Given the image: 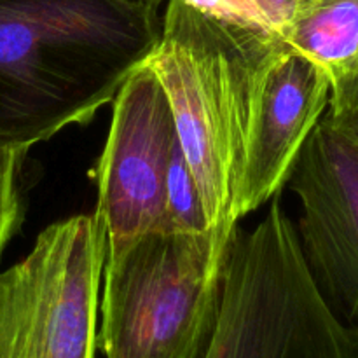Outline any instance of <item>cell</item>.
Returning <instances> with one entry per match:
<instances>
[{
  "mask_svg": "<svg viewBox=\"0 0 358 358\" xmlns=\"http://www.w3.org/2000/svg\"><path fill=\"white\" fill-rule=\"evenodd\" d=\"M331 93L327 72L285 45L262 77L248 136L238 215L243 219L282 192Z\"/></svg>",
  "mask_w": 358,
  "mask_h": 358,
  "instance_id": "8",
  "label": "cell"
},
{
  "mask_svg": "<svg viewBox=\"0 0 358 358\" xmlns=\"http://www.w3.org/2000/svg\"><path fill=\"white\" fill-rule=\"evenodd\" d=\"M159 0H0V149L86 124L145 63Z\"/></svg>",
  "mask_w": 358,
  "mask_h": 358,
  "instance_id": "1",
  "label": "cell"
},
{
  "mask_svg": "<svg viewBox=\"0 0 358 358\" xmlns=\"http://www.w3.org/2000/svg\"><path fill=\"white\" fill-rule=\"evenodd\" d=\"M23 157V152L0 149V255L23 222L20 192V168Z\"/></svg>",
  "mask_w": 358,
  "mask_h": 358,
  "instance_id": "12",
  "label": "cell"
},
{
  "mask_svg": "<svg viewBox=\"0 0 358 358\" xmlns=\"http://www.w3.org/2000/svg\"><path fill=\"white\" fill-rule=\"evenodd\" d=\"M185 2L215 20L278 34L257 0H185Z\"/></svg>",
  "mask_w": 358,
  "mask_h": 358,
  "instance_id": "13",
  "label": "cell"
},
{
  "mask_svg": "<svg viewBox=\"0 0 358 358\" xmlns=\"http://www.w3.org/2000/svg\"><path fill=\"white\" fill-rule=\"evenodd\" d=\"M159 2H164V0H159Z\"/></svg>",
  "mask_w": 358,
  "mask_h": 358,
  "instance_id": "15",
  "label": "cell"
},
{
  "mask_svg": "<svg viewBox=\"0 0 358 358\" xmlns=\"http://www.w3.org/2000/svg\"><path fill=\"white\" fill-rule=\"evenodd\" d=\"M280 37L332 80L358 63V0H299Z\"/></svg>",
  "mask_w": 358,
  "mask_h": 358,
  "instance_id": "9",
  "label": "cell"
},
{
  "mask_svg": "<svg viewBox=\"0 0 358 358\" xmlns=\"http://www.w3.org/2000/svg\"><path fill=\"white\" fill-rule=\"evenodd\" d=\"M287 185L311 278L358 346V150L320 119Z\"/></svg>",
  "mask_w": 358,
  "mask_h": 358,
  "instance_id": "7",
  "label": "cell"
},
{
  "mask_svg": "<svg viewBox=\"0 0 358 358\" xmlns=\"http://www.w3.org/2000/svg\"><path fill=\"white\" fill-rule=\"evenodd\" d=\"M110 129L98 159V205L108 248L164 226L166 173L177 142L170 103L142 63L115 93Z\"/></svg>",
  "mask_w": 358,
  "mask_h": 358,
  "instance_id": "6",
  "label": "cell"
},
{
  "mask_svg": "<svg viewBox=\"0 0 358 358\" xmlns=\"http://www.w3.org/2000/svg\"><path fill=\"white\" fill-rule=\"evenodd\" d=\"M325 122L358 150V63L331 80Z\"/></svg>",
  "mask_w": 358,
  "mask_h": 358,
  "instance_id": "11",
  "label": "cell"
},
{
  "mask_svg": "<svg viewBox=\"0 0 358 358\" xmlns=\"http://www.w3.org/2000/svg\"><path fill=\"white\" fill-rule=\"evenodd\" d=\"M226 255L208 231L170 226L107 248L98 336L103 357H208Z\"/></svg>",
  "mask_w": 358,
  "mask_h": 358,
  "instance_id": "3",
  "label": "cell"
},
{
  "mask_svg": "<svg viewBox=\"0 0 358 358\" xmlns=\"http://www.w3.org/2000/svg\"><path fill=\"white\" fill-rule=\"evenodd\" d=\"M283 48L278 34L166 0L159 41L145 59L170 103L206 229L224 254L241 220L238 198L262 77Z\"/></svg>",
  "mask_w": 358,
  "mask_h": 358,
  "instance_id": "2",
  "label": "cell"
},
{
  "mask_svg": "<svg viewBox=\"0 0 358 358\" xmlns=\"http://www.w3.org/2000/svg\"><path fill=\"white\" fill-rule=\"evenodd\" d=\"M257 3L268 14L269 21H271L273 27L276 28L280 35L290 21V17L294 16V13H296L299 0H257Z\"/></svg>",
  "mask_w": 358,
  "mask_h": 358,
  "instance_id": "14",
  "label": "cell"
},
{
  "mask_svg": "<svg viewBox=\"0 0 358 358\" xmlns=\"http://www.w3.org/2000/svg\"><path fill=\"white\" fill-rule=\"evenodd\" d=\"M206 358H358L357 343L311 278L280 196L254 229L234 231Z\"/></svg>",
  "mask_w": 358,
  "mask_h": 358,
  "instance_id": "4",
  "label": "cell"
},
{
  "mask_svg": "<svg viewBox=\"0 0 358 358\" xmlns=\"http://www.w3.org/2000/svg\"><path fill=\"white\" fill-rule=\"evenodd\" d=\"M164 191H166L164 226L185 231H208L198 184L182 152L178 138L171 150Z\"/></svg>",
  "mask_w": 358,
  "mask_h": 358,
  "instance_id": "10",
  "label": "cell"
},
{
  "mask_svg": "<svg viewBox=\"0 0 358 358\" xmlns=\"http://www.w3.org/2000/svg\"><path fill=\"white\" fill-rule=\"evenodd\" d=\"M107 248L96 212L38 233L0 273V358H94Z\"/></svg>",
  "mask_w": 358,
  "mask_h": 358,
  "instance_id": "5",
  "label": "cell"
}]
</instances>
